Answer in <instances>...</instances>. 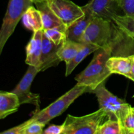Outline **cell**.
Returning <instances> with one entry per match:
<instances>
[{
    "label": "cell",
    "instance_id": "cell-1",
    "mask_svg": "<svg viewBox=\"0 0 134 134\" xmlns=\"http://www.w3.org/2000/svg\"><path fill=\"white\" fill-rule=\"evenodd\" d=\"M113 47L100 48L95 51L92 60L75 79L77 84L86 86L92 92L99 85L105 82L111 75L107 66V62L111 56Z\"/></svg>",
    "mask_w": 134,
    "mask_h": 134
},
{
    "label": "cell",
    "instance_id": "cell-2",
    "mask_svg": "<svg viewBox=\"0 0 134 134\" xmlns=\"http://www.w3.org/2000/svg\"><path fill=\"white\" fill-rule=\"evenodd\" d=\"M86 92H91L83 85H77L46 108L35 112L30 118L31 121H38L47 125L51 120L65 112L76 99Z\"/></svg>",
    "mask_w": 134,
    "mask_h": 134
},
{
    "label": "cell",
    "instance_id": "cell-3",
    "mask_svg": "<svg viewBox=\"0 0 134 134\" xmlns=\"http://www.w3.org/2000/svg\"><path fill=\"white\" fill-rule=\"evenodd\" d=\"M115 26L113 21L95 16L86 29L81 43L94 44L99 48L113 47V37Z\"/></svg>",
    "mask_w": 134,
    "mask_h": 134
},
{
    "label": "cell",
    "instance_id": "cell-4",
    "mask_svg": "<svg viewBox=\"0 0 134 134\" xmlns=\"http://www.w3.org/2000/svg\"><path fill=\"white\" fill-rule=\"evenodd\" d=\"M105 117H107V113L102 108L82 116L68 115L63 123V134H96Z\"/></svg>",
    "mask_w": 134,
    "mask_h": 134
},
{
    "label": "cell",
    "instance_id": "cell-5",
    "mask_svg": "<svg viewBox=\"0 0 134 134\" xmlns=\"http://www.w3.org/2000/svg\"><path fill=\"white\" fill-rule=\"evenodd\" d=\"M31 0H9L7 9L0 30V53L14 32L25 12L33 5Z\"/></svg>",
    "mask_w": 134,
    "mask_h": 134
},
{
    "label": "cell",
    "instance_id": "cell-6",
    "mask_svg": "<svg viewBox=\"0 0 134 134\" xmlns=\"http://www.w3.org/2000/svg\"><path fill=\"white\" fill-rule=\"evenodd\" d=\"M92 92L98 99L99 108L103 109L107 113V117L117 119L121 124L130 105L109 91L105 88V82L99 85Z\"/></svg>",
    "mask_w": 134,
    "mask_h": 134
},
{
    "label": "cell",
    "instance_id": "cell-7",
    "mask_svg": "<svg viewBox=\"0 0 134 134\" xmlns=\"http://www.w3.org/2000/svg\"><path fill=\"white\" fill-rule=\"evenodd\" d=\"M36 67L29 65L27 71L19 83L12 92L18 96L20 104H31L36 107L35 112L40 110V96L39 94H35L30 91L31 84L34 78L39 73Z\"/></svg>",
    "mask_w": 134,
    "mask_h": 134
},
{
    "label": "cell",
    "instance_id": "cell-8",
    "mask_svg": "<svg viewBox=\"0 0 134 134\" xmlns=\"http://www.w3.org/2000/svg\"><path fill=\"white\" fill-rule=\"evenodd\" d=\"M48 6L67 27L85 14V10L71 0H48Z\"/></svg>",
    "mask_w": 134,
    "mask_h": 134
},
{
    "label": "cell",
    "instance_id": "cell-9",
    "mask_svg": "<svg viewBox=\"0 0 134 134\" xmlns=\"http://www.w3.org/2000/svg\"><path fill=\"white\" fill-rule=\"evenodd\" d=\"M122 0H90L86 5L82 7L85 10L90 12L94 16L102 17L113 21L115 15H122Z\"/></svg>",
    "mask_w": 134,
    "mask_h": 134
},
{
    "label": "cell",
    "instance_id": "cell-10",
    "mask_svg": "<svg viewBox=\"0 0 134 134\" xmlns=\"http://www.w3.org/2000/svg\"><path fill=\"white\" fill-rule=\"evenodd\" d=\"M60 45L57 46L54 44L43 34L42 53L40 65L38 68L39 72L44 71L48 68L56 66L62 62L58 56V51Z\"/></svg>",
    "mask_w": 134,
    "mask_h": 134
},
{
    "label": "cell",
    "instance_id": "cell-11",
    "mask_svg": "<svg viewBox=\"0 0 134 134\" xmlns=\"http://www.w3.org/2000/svg\"><path fill=\"white\" fill-rule=\"evenodd\" d=\"M43 30L34 32L32 37L26 47V64L39 68L43 48Z\"/></svg>",
    "mask_w": 134,
    "mask_h": 134
},
{
    "label": "cell",
    "instance_id": "cell-12",
    "mask_svg": "<svg viewBox=\"0 0 134 134\" xmlns=\"http://www.w3.org/2000/svg\"><path fill=\"white\" fill-rule=\"evenodd\" d=\"M85 14L81 18L68 27L66 30L67 39L73 41L81 43L82 37L89 24L95 16L90 12L84 9Z\"/></svg>",
    "mask_w": 134,
    "mask_h": 134
},
{
    "label": "cell",
    "instance_id": "cell-13",
    "mask_svg": "<svg viewBox=\"0 0 134 134\" xmlns=\"http://www.w3.org/2000/svg\"><path fill=\"white\" fill-rule=\"evenodd\" d=\"M134 62V54L127 56H111L107 66L111 74H119L130 79Z\"/></svg>",
    "mask_w": 134,
    "mask_h": 134
},
{
    "label": "cell",
    "instance_id": "cell-14",
    "mask_svg": "<svg viewBox=\"0 0 134 134\" xmlns=\"http://www.w3.org/2000/svg\"><path fill=\"white\" fill-rule=\"evenodd\" d=\"M20 102L18 96L13 92H0V119H3L18 111Z\"/></svg>",
    "mask_w": 134,
    "mask_h": 134
},
{
    "label": "cell",
    "instance_id": "cell-15",
    "mask_svg": "<svg viewBox=\"0 0 134 134\" xmlns=\"http://www.w3.org/2000/svg\"><path fill=\"white\" fill-rule=\"evenodd\" d=\"M37 9L41 13L43 22V30L48 29L54 28V27H66L60 18L54 13L53 10L48 6L47 1L35 3Z\"/></svg>",
    "mask_w": 134,
    "mask_h": 134
},
{
    "label": "cell",
    "instance_id": "cell-16",
    "mask_svg": "<svg viewBox=\"0 0 134 134\" xmlns=\"http://www.w3.org/2000/svg\"><path fill=\"white\" fill-rule=\"evenodd\" d=\"M22 23L26 28L33 32L43 30L41 16L39 10L31 6L25 12L22 18Z\"/></svg>",
    "mask_w": 134,
    "mask_h": 134
},
{
    "label": "cell",
    "instance_id": "cell-17",
    "mask_svg": "<svg viewBox=\"0 0 134 134\" xmlns=\"http://www.w3.org/2000/svg\"><path fill=\"white\" fill-rule=\"evenodd\" d=\"M83 46V43H78L66 39L60 45L58 51V56L61 61L67 63L76 56Z\"/></svg>",
    "mask_w": 134,
    "mask_h": 134
},
{
    "label": "cell",
    "instance_id": "cell-18",
    "mask_svg": "<svg viewBox=\"0 0 134 134\" xmlns=\"http://www.w3.org/2000/svg\"><path fill=\"white\" fill-rule=\"evenodd\" d=\"M99 47L92 44L84 43V46L80 50L79 52L76 54L73 59L69 61L66 64V69H65V76L68 77L73 71L76 67L87 56L92 52H95L96 51L99 49Z\"/></svg>",
    "mask_w": 134,
    "mask_h": 134
},
{
    "label": "cell",
    "instance_id": "cell-19",
    "mask_svg": "<svg viewBox=\"0 0 134 134\" xmlns=\"http://www.w3.org/2000/svg\"><path fill=\"white\" fill-rule=\"evenodd\" d=\"M112 20L122 32L134 39V17L115 15Z\"/></svg>",
    "mask_w": 134,
    "mask_h": 134
},
{
    "label": "cell",
    "instance_id": "cell-20",
    "mask_svg": "<svg viewBox=\"0 0 134 134\" xmlns=\"http://www.w3.org/2000/svg\"><path fill=\"white\" fill-rule=\"evenodd\" d=\"M68 27H54L43 30V34L56 45L59 46L67 39L66 30Z\"/></svg>",
    "mask_w": 134,
    "mask_h": 134
},
{
    "label": "cell",
    "instance_id": "cell-21",
    "mask_svg": "<svg viewBox=\"0 0 134 134\" xmlns=\"http://www.w3.org/2000/svg\"><path fill=\"white\" fill-rule=\"evenodd\" d=\"M96 134H122V128L117 119L108 118L99 125Z\"/></svg>",
    "mask_w": 134,
    "mask_h": 134
},
{
    "label": "cell",
    "instance_id": "cell-22",
    "mask_svg": "<svg viewBox=\"0 0 134 134\" xmlns=\"http://www.w3.org/2000/svg\"><path fill=\"white\" fill-rule=\"evenodd\" d=\"M120 125L122 134H134V107H130Z\"/></svg>",
    "mask_w": 134,
    "mask_h": 134
},
{
    "label": "cell",
    "instance_id": "cell-23",
    "mask_svg": "<svg viewBox=\"0 0 134 134\" xmlns=\"http://www.w3.org/2000/svg\"><path fill=\"white\" fill-rule=\"evenodd\" d=\"M28 123L23 131V134H43L46 125L38 121H31L29 119Z\"/></svg>",
    "mask_w": 134,
    "mask_h": 134
},
{
    "label": "cell",
    "instance_id": "cell-24",
    "mask_svg": "<svg viewBox=\"0 0 134 134\" xmlns=\"http://www.w3.org/2000/svg\"><path fill=\"white\" fill-rule=\"evenodd\" d=\"M121 8L124 15L134 17V0H122Z\"/></svg>",
    "mask_w": 134,
    "mask_h": 134
},
{
    "label": "cell",
    "instance_id": "cell-25",
    "mask_svg": "<svg viewBox=\"0 0 134 134\" xmlns=\"http://www.w3.org/2000/svg\"><path fill=\"white\" fill-rule=\"evenodd\" d=\"M27 123H28V121L27 120V121L24 122L22 124H19L16 126L3 131V132H1V134H23L24 130L26 128Z\"/></svg>",
    "mask_w": 134,
    "mask_h": 134
},
{
    "label": "cell",
    "instance_id": "cell-26",
    "mask_svg": "<svg viewBox=\"0 0 134 134\" xmlns=\"http://www.w3.org/2000/svg\"><path fill=\"white\" fill-rule=\"evenodd\" d=\"M63 131H64L63 124L61 125L52 124L44 130L43 134H63Z\"/></svg>",
    "mask_w": 134,
    "mask_h": 134
},
{
    "label": "cell",
    "instance_id": "cell-27",
    "mask_svg": "<svg viewBox=\"0 0 134 134\" xmlns=\"http://www.w3.org/2000/svg\"><path fill=\"white\" fill-rule=\"evenodd\" d=\"M130 79H131L132 81H133L134 82V62L132 65V70H131V73H130Z\"/></svg>",
    "mask_w": 134,
    "mask_h": 134
},
{
    "label": "cell",
    "instance_id": "cell-28",
    "mask_svg": "<svg viewBox=\"0 0 134 134\" xmlns=\"http://www.w3.org/2000/svg\"><path fill=\"white\" fill-rule=\"evenodd\" d=\"M33 1L34 3H39V2H42V1H48V0H31Z\"/></svg>",
    "mask_w": 134,
    "mask_h": 134
}]
</instances>
